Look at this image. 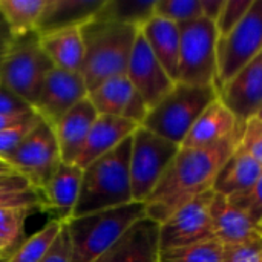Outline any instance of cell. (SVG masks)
<instances>
[{
  "label": "cell",
  "mask_w": 262,
  "mask_h": 262,
  "mask_svg": "<svg viewBox=\"0 0 262 262\" xmlns=\"http://www.w3.org/2000/svg\"><path fill=\"white\" fill-rule=\"evenodd\" d=\"M213 196L215 192L209 190L193 198L160 226V252L180 249L215 238L210 220V204Z\"/></svg>",
  "instance_id": "obj_11"
},
{
  "label": "cell",
  "mask_w": 262,
  "mask_h": 262,
  "mask_svg": "<svg viewBox=\"0 0 262 262\" xmlns=\"http://www.w3.org/2000/svg\"><path fill=\"white\" fill-rule=\"evenodd\" d=\"M253 0H226L216 21V31L220 37H226L232 32L246 17L249 9L252 8Z\"/></svg>",
  "instance_id": "obj_35"
},
{
  "label": "cell",
  "mask_w": 262,
  "mask_h": 262,
  "mask_svg": "<svg viewBox=\"0 0 262 262\" xmlns=\"http://www.w3.org/2000/svg\"><path fill=\"white\" fill-rule=\"evenodd\" d=\"M138 127V124L123 117L98 115L74 164H77L80 169H86L91 163L106 155L118 144H121L124 140L132 137Z\"/></svg>",
  "instance_id": "obj_19"
},
{
  "label": "cell",
  "mask_w": 262,
  "mask_h": 262,
  "mask_svg": "<svg viewBox=\"0 0 262 262\" xmlns=\"http://www.w3.org/2000/svg\"><path fill=\"white\" fill-rule=\"evenodd\" d=\"M261 175V163L238 146L216 175L213 183V192L227 198L233 196L250 189Z\"/></svg>",
  "instance_id": "obj_22"
},
{
  "label": "cell",
  "mask_w": 262,
  "mask_h": 262,
  "mask_svg": "<svg viewBox=\"0 0 262 262\" xmlns=\"http://www.w3.org/2000/svg\"><path fill=\"white\" fill-rule=\"evenodd\" d=\"M178 150V144L143 126L134 132L129 163L132 201L146 203Z\"/></svg>",
  "instance_id": "obj_7"
},
{
  "label": "cell",
  "mask_w": 262,
  "mask_h": 262,
  "mask_svg": "<svg viewBox=\"0 0 262 262\" xmlns=\"http://www.w3.org/2000/svg\"><path fill=\"white\" fill-rule=\"evenodd\" d=\"M158 236L160 226L143 218L95 262H158Z\"/></svg>",
  "instance_id": "obj_17"
},
{
  "label": "cell",
  "mask_w": 262,
  "mask_h": 262,
  "mask_svg": "<svg viewBox=\"0 0 262 262\" xmlns=\"http://www.w3.org/2000/svg\"><path fill=\"white\" fill-rule=\"evenodd\" d=\"M243 124L227 109V106L218 97L212 101L206 111L198 117L186 138L180 144L181 149H198L221 143L227 138L238 135L243 130Z\"/></svg>",
  "instance_id": "obj_15"
},
{
  "label": "cell",
  "mask_w": 262,
  "mask_h": 262,
  "mask_svg": "<svg viewBox=\"0 0 262 262\" xmlns=\"http://www.w3.org/2000/svg\"><path fill=\"white\" fill-rule=\"evenodd\" d=\"M81 178L83 169H80L77 164L61 161L46 187L38 195L41 201V210L52 212L55 215L52 220L63 223L69 221L80 196Z\"/></svg>",
  "instance_id": "obj_16"
},
{
  "label": "cell",
  "mask_w": 262,
  "mask_h": 262,
  "mask_svg": "<svg viewBox=\"0 0 262 262\" xmlns=\"http://www.w3.org/2000/svg\"><path fill=\"white\" fill-rule=\"evenodd\" d=\"M98 14L109 20L141 28L155 14V0H104Z\"/></svg>",
  "instance_id": "obj_28"
},
{
  "label": "cell",
  "mask_w": 262,
  "mask_h": 262,
  "mask_svg": "<svg viewBox=\"0 0 262 262\" xmlns=\"http://www.w3.org/2000/svg\"><path fill=\"white\" fill-rule=\"evenodd\" d=\"M38 43L55 69L80 72L84 57L81 25H71L38 32Z\"/></svg>",
  "instance_id": "obj_20"
},
{
  "label": "cell",
  "mask_w": 262,
  "mask_h": 262,
  "mask_svg": "<svg viewBox=\"0 0 262 262\" xmlns=\"http://www.w3.org/2000/svg\"><path fill=\"white\" fill-rule=\"evenodd\" d=\"M259 233L262 235V223H261V226H259Z\"/></svg>",
  "instance_id": "obj_47"
},
{
  "label": "cell",
  "mask_w": 262,
  "mask_h": 262,
  "mask_svg": "<svg viewBox=\"0 0 262 262\" xmlns=\"http://www.w3.org/2000/svg\"><path fill=\"white\" fill-rule=\"evenodd\" d=\"M0 256H2V255H0Z\"/></svg>",
  "instance_id": "obj_48"
},
{
  "label": "cell",
  "mask_w": 262,
  "mask_h": 262,
  "mask_svg": "<svg viewBox=\"0 0 262 262\" xmlns=\"http://www.w3.org/2000/svg\"><path fill=\"white\" fill-rule=\"evenodd\" d=\"M104 0H48L38 32L54 28L83 25L103 6Z\"/></svg>",
  "instance_id": "obj_26"
},
{
  "label": "cell",
  "mask_w": 262,
  "mask_h": 262,
  "mask_svg": "<svg viewBox=\"0 0 262 262\" xmlns=\"http://www.w3.org/2000/svg\"><path fill=\"white\" fill-rule=\"evenodd\" d=\"M8 45H9V43H8ZM8 45L0 48V72H2V64H3V58H5V52H6V48H8Z\"/></svg>",
  "instance_id": "obj_44"
},
{
  "label": "cell",
  "mask_w": 262,
  "mask_h": 262,
  "mask_svg": "<svg viewBox=\"0 0 262 262\" xmlns=\"http://www.w3.org/2000/svg\"><path fill=\"white\" fill-rule=\"evenodd\" d=\"M239 149L250 154L262 164V121L258 118H250L244 124Z\"/></svg>",
  "instance_id": "obj_36"
},
{
  "label": "cell",
  "mask_w": 262,
  "mask_h": 262,
  "mask_svg": "<svg viewBox=\"0 0 262 262\" xmlns=\"http://www.w3.org/2000/svg\"><path fill=\"white\" fill-rule=\"evenodd\" d=\"M130 146L132 137L83 169L80 196L71 218L134 203L129 172Z\"/></svg>",
  "instance_id": "obj_3"
},
{
  "label": "cell",
  "mask_w": 262,
  "mask_h": 262,
  "mask_svg": "<svg viewBox=\"0 0 262 262\" xmlns=\"http://www.w3.org/2000/svg\"><path fill=\"white\" fill-rule=\"evenodd\" d=\"M262 51V0H253L243 21L216 45V89L230 81Z\"/></svg>",
  "instance_id": "obj_10"
},
{
  "label": "cell",
  "mask_w": 262,
  "mask_h": 262,
  "mask_svg": "<svg viewBox=\"0 0 262 262\" xmlns=\"http://www.w3.org/2000/svg\"><path fill=\"white\" fill-rule=\"evenodd\" d=\"M180 72L178 83L192 86L216 84L218 31L213 21L200 17L180 25ZM216 88V86H215Z\"/></svg>",
  "instance_id": "obj_8"
},
{
  "label": "cell",
  "mask_w": 262,
  "mask_h": 262,
  "mask_svg": "<svg viewBox=\"0 0 262 262\" xmlns=\"http://www.w3.org/2000/svg\"><path fill=\"white\" fill-rule=\"evenodd\" d=\"M227 200L230 201V204L239 209L259 230L262 223V175L250 189L229 196Z\"/></svg>",
  "instance_id": "obj_32"
},
{
  "label": "cell",
  "mask_w": 262,
  "mask_h": 262,
  "mask_svg": "<svg viewBox=\"0 0 262 262\" xmlns=\"http://www.w3.org/2000/svg\"><path fill=\"white\" fill-rule=\"evenodd\" d=\"M40 262H71V241L66 229V223L58 233L57 239L48 250V253L40 259Z\"/></svg>",
  "instance_id": "obj_39"
},
{
  "label": "cell",
  "mask_w": 262,
  "mask_h": 262,
  "mask_svg": "<svg viewBox=\"0 0 262 262\" xmlns=\"http://www.w3.org/2000/svg\"><path fill=\"white\" fill-rule=\"evenodd\" d=\"M253 118H258L259 121H262V109L258 112V114H256V115H255V117H253Z\"/></svg>",
  "instance_id": "obj_45"
},
{
  "label": "cell",
  "mask_w": 262,
  "mask_h": 262,
  "mask_svg": "<svg viewBox=\"0 0 262 262\" xmlns=\"http://www.w3.org/2000/svg\"><path fill=\"white\" fill-rule=\"evenodd\" d=\"M48 0H0V18L12 40L38 32Z\"/></svg>",
  "instance_id": "obj_24"
},
{
  "label": "cell",
  "mask_w": 262,
  "mask_h": 262,
  "mask_svg": "<svg viewBox=\"0 0 262 262\" xmlns=\"http://www.w3.org/2000/svg\"><path fill=\"white\" fill-rule=\"evenodd\" d=\"M12 173H15L12 169H11V166L8 164V163H5L3 160H0V177H5V175H12ZM18 175V173H17Z\"/></svg>",
  "instance_id": "obj_43"
},
{
  "label": "cell",
  "mask_w": 262,
  "mask_h": 262,
  "mask_svg": "<svg viewBox=\"0 0 262 262\" xmlns=\"http://www.w3.org/2000/svg\"><path fill=\"white\" fill-rule=\"evenodd\" d=\"M31 189L26 180L17 173L12 175H5L0 177V192H18V190H26Z\"/></svg>",
  "instance_id": "obj_40"
},
{
  "label": "cell",
  "mask_w": 262,
  "mask_h": 262,
  "mask_svg": "<svg viewBox=\"0 0 262 262\" xmlns=\"http://www.w3.org/2000/svg\"><path fill=\"white\" fill-rule=\"evenodd\" d=\"M38 210L37 207H5L0 209V255H12L23 243L25 223Z\"/></svg>",
  "instance_id": "obj_27"
},
{
  "label": "cell",
  "mask_w": 262,
  "mask_h": 262,
  "mask_svg": "<svg viewBox=\"0 0 262 262\" xmlns=\"http://www.w3.org/2000/svg\"><path fill=\"white\" fill-rule=\"evenodd\" d=\"M223 262H262L261 233L236 244L223 246Z\"/></svg>",
  "instance_id": "obj_33"
},
{
  "label": "cell",
  "mask_w": 262,
  "mask_h": 262,
  "mask_svg": "<svg viewBox=\"0 0 262 262\" xmlns=\"http://www.w3.org/2000/svg\"><path fill=\"white\" fill-rule=\"evenodd\" d=\"M241 135L243 130L207 147H180L177 157L144 203L146 218L161 226L193 198L213 190L215 178L239 146Z\"/></svg>",
  "instance_id": "obj_1"
},
{
  "label": "cell",
  "mask_w": 262,
  "mask_h": 262,
  "mask_svg": "<svg viewBox=\"0 0 262 262\" xmlns=\"http://www.w3.org/2000/svg\"><path fill=\"white\" fill-rule=\"evenodd\" d=\"M218 97L220 92L213 84L192 86L177 83L173 89L149 111L141 126L180 146L198 117Z\"/></svg>",
  "instance_id": "obj_5"
},
{
  "label": "cell",
  "mask_w": 262,
  "mask_h": 262,
  "mask_svg": "<svg viewBox=\"0 0 262 262\" xmlns=\"http://www.w3.org/2000/svg\"><path fill=\"white\" fill-rule=\"evenodd\" d=\"M32 107L0 83V115L17 117L31 114Z\"/></svg>",
  "instance_id": "obj_38"
},
{
  "label": "cell",
  "mask_w": 262,
  "mask_h": 262,
  "mask_svg": "<svg viewBox=\"0 0 262 262\" xmlns=\"http://www.w3.org/2000/svg\"><path fill=\"white\" fill-rule=\"evenodd\" d=\"M5 207H37L41 210V201L32 189L18 192H0V209Z\"/></svg>",
  "instance_id": "obj_37"
},
{
  "label": "cell",
  "mask_w": 262,
  "mask_h": 262,
  "mask_svg": "<svg viewBox=\"0 0 262 262\" xmlns=\"http://www.w3.org/2000/svg\"><path fill=\"white\" fill-rule=\"evenodd\" d=\"M137 94L126 74L111 77L88 92V98L98 115L123 117L130 100Z\"/></svg>",
  "instance_id": "obj_25"
},
{
  "label": "cell",
  "mask_w": 262,
  "mask_h": 262,
  "mask_svg": "<svg viewBox=\"0 0 262 262\" xmlns=\"http://www.w3.org/2000/svg\"><path fill=\"white\" fill-rule=\"evenodd\" d=\"M6 259H8L6 256H0V262H6Z\"/></svg>",
  "instance_id": "obj_46"
},
{
  "label": "cell",
  "mask_w": 262,
  "mask_h": 262,
  "mask_svg": "<svg viewBox=\"0 0 262 262\" xmlns=\"http://www.w3.org/2000/svg\"><path fill=\"white\" fill-rule=\"evenodd\" d=\"M126 75L149 109L155 107L177 84L157 60L141 32L132 48Z\"/></svg>",
  "instance_id": "obj_13"
},
{
  "label": "cell",
  "mask_w": 262,
  "mask_h": 262,
  "mask_svg": "<svg viewBox=\"0 0 262 262\" xmlns=\"http://www.w3.org/2000/svg\"><path fill=\"white\" fill-rule=\"evenodd\" d=\"M140 28L101 17L98 12L81 25L84 57L80 74L88 92L101 81L126 74Z\"/></svg>",
  "instance_id": "obj_2"
},
{
  "label": "cell",
  "mask_w": 262,
  "mask_h": 262,
  "mask_svg": "<svg viewBox=\"0 0 262 262\" xmlns=\"http://www.w3.org/2000/svg\"><path fill=\"white\" fill-rule=\"evenodd\" d=\"M40 123V118L37 117V114L34 112L32 115H29L26 120L14 124V126H9V127H5L0 130V160L5 161L6 157H9L15 149L17 146L21 143V140Z\"/></svg>",
  "instance_id": "obj_34"
},
{
  "label": "cell",
  "mask_w": 262,
  "mask_h": 262,
  "mask_svg": "<svg viewBox=\"0 0 262 262\" xmlns=\"http://www.w3.org/2000/svg\"><path fill=\"white\" fill-rule=\"evenodd\" d=\"M220 98L246 124L262 109V51L220 89Z\"/></svg>",
  "instance_id": "obj_14"
},
{
  "label": "cell",
  "mask_w": 262,
  "mask_h": 262,
  "mask_svg": "<svg viewBox=\"0 0 262 262\" xmlns=\"http://www.w3.org/2000/svg\"><path fill=\"white\" fill-rule=\"evenodd\" d=\"M52 68L40 48L38 32L17 40L11 38L2 64L0 83L32 107Z\"/></svg>",
  "instance_id": "obj_6"
},
{
  "label": "cell",
  "mask_w": 262,
  "mask_h": 262,
  "mask_svg": "<svg viewBox=\"0 0 262 262\" xmlns=\"http://www.w3.org/2000/svg\"><path fill=\"white\" fill-rule=\"evenodd\" d=\"M97 117L98 112L86 97L78 101L71 111H68L52 127L60 152V160L63 163H75Z\"/></svg>",
  "instance_id": "obj_18"
},
{
  "label": "cell",
  "mask_w": 262,
  "mask_h": 262,
  "mask_svg": "<svg viewBox=\"0 0 262 262\" xmlns=\"http://www.w3.org/2000/svg\"><path fill=\"white\" fill-rule=\"evenodd\" d=\"M9 41H11V35H9V32H8V29H6L3 20L0 18V48H2V46H6Z\"/></svg>",
  "instance_id": "obj_42"
},
{
  "label": "cell",
  "mask_w": 262,
  "mask_h": 262,
  "mask_svg": "<svg viewBox=\"0 0 262 262\" xmlns=\"http://www.w3.org/2000/svg\"><path fill=\"white\" fill-rule=\"evenodd\" d=\"M224 3H226V0H201L203 17L215 23Z\"/></svg>",
  "instance_id": "obj_41"
},
{
  "label": "cell",
  "mask_w": 262,
  "mask_h": 262,
  "mask_svg": "<svg viewBox=\"0 0 262 262\" xmlns=\"http://www.w3.org/2000/svg\"><path fill=\"white\" fill-rule=\"evenodd\" d=\"M146 218L143 203L89 213L66 221L71 262H95L140 220Z\"/></svg>",
  "instance_id": "obj_4"
},
{
  "label": "cell",
  "mask_w": 262,
  "mask_h": 262,
  "mask_svg": "<svg viewBox=\"0 0 262 262\" xmlns=\"http://www.w3.org/2000/svg\"><path fill=\"white\" fill-rule=\"evenodd\" d=\"M63 226V221L49 220L38 232L25 239L20 247L8 256L6 262H40L57 239Z\"/></svg>",
  "instance_id": "obj_29"
},
{
  "label": "cell",
  "mask_w": 262,
  "mask_h": 262,
  "mask_svg": "<svg viewBox=\"0 0 262 262\" xmlns=\"http://www.w3.org/2000/svg\"><path fill=\"white\" fill-rule=\"evenodd\" d=\"M141 35L147 41L150 51L161 63L167 75L178 83L180 72V26L164 17L154 14L141 28Z\"/></svg>",
  "instance_id": "obj_21"
},
{
  "label": "cell",
  "mask_w": 262,
  "mask_h": 262,
  "mask_svg": "<svg viewBox=\"0 0 262 262\" xmlns=\"http://www.w3.org/2000/svg\"><path fill=\"white\" fill-rule=\"evenodd\" d=\"M5 163H8L15 173L23 177L29 187L40 195L57 166L61 163L52 127L40 120L17 149L5 158Z\"/></svg>",
  "instance_id": "obj_9"
},
{
  "label": "cell",
  "mask_w": 262,
  "mask_h": 262,
  "mask_svg": "<svg viewBox=\"0 0 262 262\" xmlns=\"http://www.w3.org/2000/svg\"><path fill=\"white\" fill-rule=\"evenodd\" d=\"M155 14L180 26L203 17L201 0H155Z\"/></svg>",
  "instance_id": "obj_31"
},
{
  "label": "cell",
  "mask_w": 262,
  "mask_h": 262,
  "mask_svg": "<svg viewBox=\"0 0 262 262\" xmlns=\"http://www.w3.org/2000/svg\"><path fill=\"white\" fill-rule=\"evenodd\" d=\"M158 262H223V244L213 238L180 249L160 252Z\"/></svg>",
  "instance_id": "obj_30"
},
{
  "label": "cell",
  "mask_w": 262,
  "mask_h": 262,
  "mask_svg": "<svg viewBox=\"0 0 262 262\" xmlns=\"http://www.w3.org/2000/svg\"><path fill=\"white\" fill-rule=\"evenodd\" d=\"M210 220L215 238L223 246L246 241L259 232L239 209L230 204L227 196L218 193L210 204Z\"/></svg>",
  "instance_id": "obj_23"
},
{
  "label": "cell",
  "mask_w": 262,
  "mask_h": 262,
  "mask_svg": "<svg viewBox=\"0 0 262 262\" xmlns=\"http://www.w3.org/2000/svg\"><path fill=\"white\" fill-rule=\"evenodd\" d=\"M86 97L88 88L80 72L52 68L43 81L32 111L43 123L54 127L68 111Z\"/></svg>",
  "instance_id": "obj_12"
}]
</instances>
